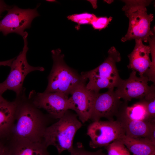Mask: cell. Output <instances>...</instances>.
Wrapping results in <instances>:
<instances>
[{
    "mask_svg": "<svg viewBox=\"0 0 155 155\" xmlns=\"http://www.w3.org/2000/svg\"><path fill=\"white\" fill-rule=\"evenodd\" d=\"M7 145L10 155H49L47 147L43 143L10 137Z\"/></svg>",
    "mask_w": 155,
    "mask_h": 155,
    "instance_id": "14",
    "label": "cell"
},
{
    "mask_svg": "<svg viewBox=\"0 0 155 155\" xmlns=\"http://www.w3.org/2000/svg\"><path fill=\"white\" fill-rule=\"evenodd\" d=\"M133 155H134V154H133Z\"/></svg>",
    "mask_w": 155,
    "mask_h": 155,
    "instance_id": "33",
    "label": "cell"
},
{
    "mask_svg": "<svg viewBox=\"0 0 155 155\" xmlns=\"http://www.w3.org/2000/svg\"><path fill=\"white\" fill-rule=\"evenodd\" d=\"M146 139H147L154 145H155V124L154 123L152 126L150 132Z\"/></svg>",
    "mask_w": 155,
    "mask_h": 155,
    "instance_id": "26",
    "label": "cell"
},
{
    "mask_svg": "<svg viewBox=\"0 0 155 155\" xmlns=\"http://www.w3.org/2000/svg\"><path fill=\"white\" fill-rule=\"evenodd\" d=\"M151 85L150 90L143 98L146 102L148 111L150 119L154 120L155 117V86L154 84Z\"/></svg>",
    "mask_w": 155,
    "mask_h": 155,
    "instance_id": "22",
    "label": "cell"
},
{
    "mask_svg": "<svg viewBox=\"0 0 155 155\" xmlns=\"http://www.w3.org/2000/svg\"><path fill=\"white\" fill-rule=\"evenodd\" d=\"M78 117L68 110L58 121L49 126L44 137L45 146H55L59 154L66 150L70 152L73 148L75 134L82 125Z\"/></svg>",
    "mask_w": 155,
    "mask_h": 155,
    "instance_id": "2",
    "label": "cell"
},
{
    "mask_svg": "<svg viewBox=\"0 0 155 155\" xmlns=\"http://www.w3.org/2000/svg\"><path fill=\"white\" fill-rule=\"evenodd\" d=\"M70 152V155H107L103 152L101 149L93 152L86 150L80 143L78 144L76 146L73 147Z\"/></svg>",
    "mask_w": 155,
    "mask_h": 155,
    "instance_id": "24",
    "label": "cell"
},
{
    "mask_svg": "<svg viewBox=\"0 0 155 155\" xmlns=\"http://www.w3.org/2000/svg\"><path fill=\"white\" fill-rule=\"evenodd\" d=\"M37 108L46 110L52 119H59L73 107L68 96L58 92L31 91L28 97Z\"/></svg>",
    "mask_w": 155,
    "mask_h": 155,
    "instance_id": "8",
    "label": "cell"
},
{
    "mask_svg": "<svg viewBox=\"0 0 155 155\" xmlns=\"http://www.w3.org/2000/svg\"><path fill=\"white\" fill-rule=\"evenodd\" d=\"M136 71L132 70L128 79L121 78L115 91L117 96L125 102L133 98H143L150 90L151 86L148 84V78L144 75L138 77Z\"/></svg>",
    "mask_w": 155,
    "mask_h": 155,
    "instance_id": "11",
    "label": "cell"
},
{
    "mask_svg": "<svg viewBox=\"0 0 155 155\" xmlns=\"http://www.w3.org/2000/svg\"><path fill=\"white\" fill-rule=\"evenodd\" d=\"M86 83L77 86L71 92L69 99L79 120L84 123L90 119L95 94L88 89Z\"/></svg>",
    "mask_w": 155,
    "mask_h": 155,
    "instance_id": "12",
    "label": "cell"
},
{
    "mask_svg": "<svg viewBox=\"0 0 155 155\" xmlns=\"http://www.w3.org/2000/svg\"><path fill=\"white\" fill-rule=\"evenodd\" d=\"M11 7L7 5L3 1L0 0V18L3 12L6 10L7 11Z\"/></svg>",
    "mask_w": 155,
    "mask_h": 155,
    "instance_id": "27",
    "label": "cell"
},
{
    "mask_svg": "<svg viewBox=\"0 0 155 155\" xmlns=\"http://www.w3.org/2000/svg\"><path fill=\"white\" fill-rule=\"evenodd\" d=\"M96 16L92 13L84 12L79 14H75L67 16L68 20L75 22L78 24L76 29L78 30L80 25L90 24L92 21Z\"/></svg>",
    "mask_w": 155,
    "mask_h": 155,
    "instance_id": "20",
    "label": "cell"
},
{
    "mask_svg": "<svg viewBox=\"0 0 155 155\" xmlns=\"http://www.w3.org/2000/svg\"><path fill=\"white\" fill-rule=\"evenodd\" d=\"M117 117L122 124L125 135L134 138H147L155 123V121L130 120L121 115H119Z\"/></svg>",
    "mask_w": 155,
    "mask_h": 155,
    "instance_id": "16",
    "label": "cell"
},
{
    "mask_svg": "<svg viewBox=\"0 0 155 155\" xmlns=\"http://www.w3.org/2000/svg\"><path fill=\"white\" fill-rule=\"evenodd\" d=\"M135 155H155V145L145 138H134L125 135L118 140Z\"/></svg>",
    "mask_w": 155,
    "mask_h": 155,
    "instance_id": "17",
    "label": "cell"
},
{
    "mask_svg": "<svg viewBox=\"0 0 155 155\" xmlns=\"http://www.w3.org/2000/svg\"><path fill=\"white\" fill-rule=\"evenodd\" d=\"M16 101H9L0 97V138H8L15 122Z\"/></svg>",
    "mask_w": 155,
    "mask_h": 155,
    "instance_id": "15",
    "label": "cell"
},
{
    "mask_svg": "<svg viewBox=\"0 0 155 155\" xmlns=\"http://www.w3.org/2000/svg\"><path fill=\"white\" fill-rule=\"evenodd\" d=\"M87 134L90 139L89 146L92 148L106 147L125 135L122 124L118 119L93 122L88 126Z\"/></svg>",
    "mask_w": 155,
    "mask_h": 155,
    "instance_id": "6",
    "label": "cell"
},
{
    "mask_svg": "<svg viewBox=\"0 0 155 155\" xmlns=\"http://www.w3.org/2000/svg\"><path fill=\"white\" fill-rule=\"evenodd\" d=\"M28 33L25 32L22 36L24 43L22 51L13 61L8 75L6 79L1 83L4 92L7 90H11L16 93V96L19 95L22 91L24 88L23 87V83L28 74L34 71H42L44 70L43 67L32 66L28 62L26 57L28 50Z\"/></svg>",
    "mask_w": 155,
    "mask_h": 155,
    "instance_id": "5",
    "label": "cell"
},
{
    "mask_svg": "<svg viewBox=\"0 0 155 155\" xmlns=\"http://www.w3.org/2000/svg\"><path fill=\"white\" fill-rule=\"evenodd\" d=\"M25 90L24 88L16 96L14 124L10 137L43 143L46 130L52 118L34 104L26 96Z\"/></svg>",
    "mask_w": 155,
    "mask_h": 155,
    "instance_id": "1",
    "label": "cell"
},
{
    "mask_svg": "<svg viewBox=\"0 0 155 155\" xmlns=\"http://www.w3.org/2000/svg\"><path fill=\"white\" fill-rule=\"evenodd\" d=\"M112 19V17H97L92 21L90 24L94 29L101 30L105 28Z\"/></svg>",
    "mask_w": 155,
    "mask_h": 155,
    "instance_id": "25",
    "label": "cell"
},
{
    "mask_svg": "<svg viewBox=\"0 0 155 155\" xmlns=\"http://www.w3.org/2000/svg\"><path fill=\"white\" fill-rule=\"evenodd\" d=\"M146 7L132 9L125 11L129 20L127 32L121 39L122 42L135 39L148 42L149 37L155 34V28L151 29L150 24L153 15L148 14Z\"/></svg>",
    "mask_w": 155,
    "mask_h": 155,
    "instance_id": "7",
    "label": "cell"
},
{
    "mask_svg": "<svg viewBox=\"0 0 155 155\" xmlns=\"http://www.w3.org/2000/svg\"><path fill=\"white\" fill-rule=\"evenodd\" d=\"M150 53L149 45H144L141 40H135L134 48L128 55L129 61L128 68L138 72L140 76H143L152 64Z\"/></svg>",
    "mask_w": 155,
    "mask_h": 155,
    "instance_id": "13",
    "label": "cell"
},
{
    "mask_svg": "<svg viewBox=\"0 0 155 155\" xmlns=\"http://www.w3.org/2000/svg\"><path fill=\"white\" fill-rule=\"evenodd\" d=\"M108 56L104 61L95 69L81 75L89 81L87 88L97 93L103 88L116 87L121 78L116 67V63L121 60L119 52L114 46L108 50Z\"/></svg>",
    "mask_w": 155,
    "mask_h": 155,
    "instance_id": "4",
    "label": "cell"
},
{
    "mask_svg": "<svg viewBox=\"0 0 155 155\" xmlns=\"http://www.w3.org/2000/svg\"><path fill=\"white\" fill-rule=\"evenodd\" d=\"M5 139L0 138V155L4 151L5 149L7 144H5L3 141Z\"/></svg>",
    "mask_w": 155,
    "mask_h": 155,
    "instance_id": "29",
    "label": "cell"
},
{
    "mask_svg": "<svg viewBox=\"0 0 155 155\" xmlns=\"http://www.w3.org/2000/svg\"><path fill=\"white\" fill-rule=\"evenodd\" d=\"M0 155H10L7 145H6V148L4 151Z\"/></svg>",
    "mask_w": 155,
    "mask_h": 155,
    "instance_id": "30",
    "label": "cell"
},
{
    "mask_svg": "<svg viewBox=\"0 0 155 155\" xmlns=\"http://www.w3.org/2000/svg\"><path fill=\"white\" fill-rule=\"evenodd\" d=\"M125 101L118 115H121L131 120L152 121L148 111L147 103L143 98L131 106H128Z\"/></svg>",
    "mask_w": 155,
    "mask_h": 155,
    "instance_id": "18",
    "label": "cell"
},
{
    "mask_svg": "<svg viewBox=\"0 0 155 155\" xmlns=\"http://www.w3.org/2000/svg\"><path fill=\"white\" fill-rule=\"evenodd\" d=\"M4 92L1 83H0V97H2V94Z\"/></svg>",
    "mask_w": 155,
    "mask_h": 155,
    "instance_id": "31",
    "label": "cell"
},
{
    "mask_svg": "<svg viewBox=\"0 0 155 155\" xmlns=\"http://www.w3.org/2000/svg\"><path fill=\"white\" fill-rule=\"evenodd\" d=\"M125 3L122 10L125 11L131 9L145 7L149 5L151 0H122Z\"/></svg>",
    "mask_w": 155,
    "mask_h": 155,
    "instance_id": "23",
    "label": "cell"
},
{
    "mask_svg": "<svg viewBox=\"0 0 155 155\" xmlns=\"http://www.w3.org/2000/svg\"><path fill=\"white\" fill-rule=\"evenodd\" d=\"M152 55V64L144 75L146 77L148 81L155 84V34L150 36L148 39Z\"/></svg>",
    "mask_w": 155,
    "mask_h": 155,
    "instance_id": "19",
    "label": "cell"
},
{
    "mask_svg": "<svg viewBox=\"0 0 155 155\" xmlns=\"http://www.w3.org/2000/svg\"><path fill=\"white\" fill-rule=\"evenodd\" d=\"M15 58L9 60L4 61H0V66H7L10 67L11 63Z\"/></svg>",
    "mask_w": 155,
    "mask_h": 155,
    "instance_id": "28",
    "label": "cell"
},
{
    "mask_svg": "<svg viewBox=\"0 0 155 155\" xmlns=\"http://www.w3.org/2000/svg\"><path fill=\"white\" fill-rule=\"evenodd\" d=\"M114 88L104 93H95L90 119L94 122L105 118L114 121V117L118 116L123 102L116 95Z\"/></svg>",
    "mask_w": 155,
    "mask_h": 155,
    "instance_id": "10",
    "label": "cell"
},
{
    "mask_svg": "<svg viewBox=\"0 0 155 155\" xmlns=\"http://www.w3.org/2000/svg\"><path fill=\"white\" fill-rule=\"evenodd\" d=\"M105 1L108 4H111L113 1L109 0H105Z\"/></svg>",
    "mask_w": 155,
    "mask_h": 155,
    "instance_id": "32",
    "label": "cell"
},
{
    "mask_svg": "<svg viewBox=\"0 0 155 155\" xmlns=\"http://www.w3.org/2000/svg\"><path fill=\"white\" fill-rule=\"evenodd\" d=\"M61 52L59 49L51 51L53 64L44 92H58L68 96L75 87L87 80L66 64Z\"/></svg>",
    "mask_w": 155,
    "mask_h": 155,
    "instance_id": "3",
    "label": "cell"
},
{
    "mask_svg": "<svg viewBox=\"0 0 155 155\" xmlns=\"http://www.w3.org/2000/svg\"><path fill=\"white\" fill-rule=\"evenodd\" d=\"M106 147L107 155H131L125 146L118 140H114Z\"/></svg>",
    "mask_w": 155,
    "mask_h": 155,
    "instance_id": "21",
    "label": "cell"
},
{
    "mask_svg": "<svg viewBox=\"0 0 155 155\" xmlns=\"http://www.w3.org/2000/svg\"><path fill=\"white\" fill-rule=\"evenodd\" d=\"M39 6L34 9H22L16 5L11 7L0 21V31L4 36L15 33L22 36L25 29L30 28L33 19L40 16L37 10Z\"/></svg>",
    "mask_w": 155,
    "mask_h": 155,
    "instance_id": "9",
    "label": "cell"
}]
</instances>
